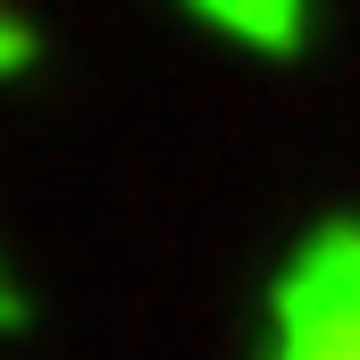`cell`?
Listing matches in <instances>:
<instances>
[{
	"label": "cell",
	"instance_id": "cell-1",
	"mask_svg": "<svg viewBox=\"0 0 360 360\" xmlns=\"http://www.w3.org/2000/svg\"><path fill=\"white\" fill-rule=\"evenodd\" d=\"M269 360H360V218H319L269 285Z\"/></svg>",
	"mask_w": 360,
	"mask_h": 360
},
{
	"label": "cell",
	"instance_id": "cell-3",
	"mask_svg": "<svg viewBox=\"0 0 360 360\" xmlns=\"http://www.w3.org/2000/svg\"><path fill=\"white\" fill-rule=\"evenodd\" d=\"M0 327H17V285L0 276Z\"/></svg>",
	"mask_w": 360,
	"mask_h": 360
},
{
	"label": "cell",
	"instance_id": "cell-2",
	"mask_svg": "<svg viewBox=\"0 0 360 360\" xmlns=\"http://www.w3.org/2000/svg\"><path fill=\"white\" fill-rule=\"evenodd\" d=\"M193 25H210L218 42L235 51H269V59H293L302 34H310V0H176Z\"/></svg>",
	"mask_w": 360,
	"mask_h": 360
}]
</instances>
